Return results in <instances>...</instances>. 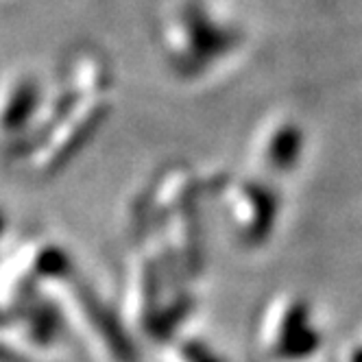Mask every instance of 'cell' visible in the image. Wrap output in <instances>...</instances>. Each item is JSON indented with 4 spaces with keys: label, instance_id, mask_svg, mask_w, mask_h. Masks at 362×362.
I'll use <instances>...</instances> for the list:
<instances>
[{
    "label": "cell",
    "instance_id": "cell-1",
    "mask_svg": "<svg viewBox=\"0 0 362 362\" xmlns=\"http://www.w3.org/2000/svg\"><path fill=\"white\" fill-rule=\"evenodd\" d=\"M7 227V223H5V214H3V210H0V234H3V229Z\"/></svg>",
    "mask_w": 362,
    "mask_h": 362
}]
</instances>
